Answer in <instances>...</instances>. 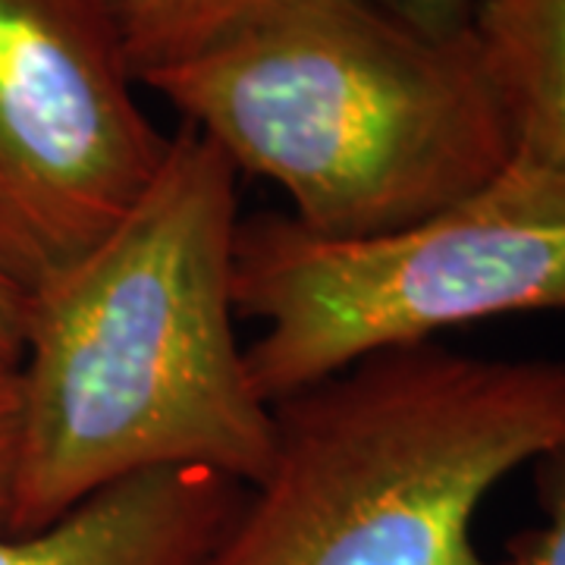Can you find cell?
<instances>
[{
  "mask_svg": "<svg viewBox=\"0 0 565 565\" xmlns=\"http://www.w3.org/2000/svg\"><path fill=\"white\" fill-rule=\"evenodd\" d=\"M236 230L239 170L182 126L136 207L29 296L7 531L151 471L262 481L274 405L236 340Z\"/></svg>",
  "mask_w": 565,
  "mask_h": 565,
  "instance_id": "obj_1",
  "label": "cell"
},
{
  "mask_svg": "<svg viewBox=\"0 0 565 565\" xmlns=\"http://www.w3.org/2000/svg\"><path fill=\"white\" fill-rule=\"evenodd\" d=\"M141 85L330 239L437 214L515 158L471 32L430 39L371 0H292Z\"/></svg>",
  "mask_w": 565,
  "mask_h": 565,
  "instance_id": "obj_2",
  "label": "cell"
},
{
  "mask_svg": "<svg viewBox=\"0 0 565 565\" xmlns=\"http://www.w3.org/2000/svg\"><path fill=\"white\" fill-rule=\"evenodd\" d=\"M565 440L563 359L393 349L274 403V452L204 565H500L475 519Z\"/></svg>",
  "mask_w": 565,
  "mask_h": 565,
  "instance_id": "obj_3",
  "label": "cell"
},
{
  "mask_svg": "<svg viewBox=\"0 0 565 565\" xmlns=\"http://www.w3.org/2000/svg\"><path fill=\"white\" fill-rule=\"evenodd\" d=\"M233 302L264 323L245 364L270 405L446 330L565 311V173L512 158L444 211L355 239L308 233L289 214L245 217Z\"/></svg>",
  "mask_w": 565,
  "mask_h": 565,
  "instance_id": "obj_4",
  "label": "cell"
},
{
  "mask_svg": "<svg viewBox=\"0 0 565 565\" xmlns=\"http://www.w3.org/2000/svg\"><path fill=\"white\" fill-rule=\"evenodd\" d=\"M139 85L114 0H0V277L25 299L158 177Z\"/></svg>",
  "mask_w": 565,
  "mask_h": 565,
  "instance_id": "obj_5",
  "label": "cell"
},
{
  "mask_svg": "<svg viewBox=\"0 0 565 565\" xmlns=\"http://www.w3.org/2000/svg\"><path fill=\"white\" fill-rule=\"evenodd\" d=\"M245 487L204 468L151 471L39 531H0V565H204Z\"/></svg>",
  "mask_w": 565,
  "mask_h": 565,
  "instance_id": "obj_6",
  "label": "cell"
},
{
  "mask_svg": "<svg viewBox=\"0 0 565 565\" xmlns=\"http://www.w3.org/2000/svg\"><path fill=\"white\" fill-rule=\"evenodd\" d=\"M471 39L515 158L565 173V0H475Z\"/></svg>",
  "mask_w": 565,
  "mask_h": 565,
  "instance_id": "obj_7",
  "label": "cell"
},
{
  "mask_svg": "<svg viewBox=\"0 0 565 565\" xmlns=\"http://www.w3.org/2000/svg\"><path fill=\"white\" fill-rule=\"evenodd\" d=\"M292 0H114L139 82L189 61Z\"/></svg>",
  "mask_w": 565,
  "mask_h": 565,
  "instance_id": "obj_8",
  "label": "cell"
},
{
  "mask_svg": "<svg viewBox=\"0 0 565 565\" xmlns=\"http://www.w3.org/2000/svg\"><path fill=\"white\" fill-rule=\"evenodd\" d=\"M534 490L544 522L519 534L500 565H565V440L534 462Z\"/></svg>",
  "mask_w": 565,
  "mask_h": 565,
  "instance_id": "obj_9",
  "label": "cell"
},
{
  "mask_svg": "<svg viewBox=\"0 0 565 565\" xmlns=\"http://www.w3.org/2000/svg\"><path fill=\"white\" fill-rule=\"evenodd\" d=\"M390 17L430 39H462L471 32L475 0H371Z\"/></svg>",
  "mask_w": 565,
  "mask_h": 565,
  "instance_id": "obj_10",
  "label": "cell"
},
{
  "mask_svg": "<svg viewBox=\"0 0 565 565\" xmlns=\"http://www.w3.org/2000/svg\"><path fill=\"white\" fill-rule=\"evenodd\" d=\"M20 446V377L17 371H0V531H7L17 478Z\"/></svg>",
  "mask_w": 565,
  "mask_h": 565,
  "instance_id": "obj_11",
  "label": "cell"
},
{
  "mask_svg": "<svg viewBox=\"0 0 565 565\" xmlns=\"http://www.w3.org/2000/svg\"><path fill=\"white\" fill-rule=\"evenodd\" d=\"M25 308L29 299L0 277V371H17L25 340Z\"/></svg>",
  "mask_w": 565,
  "mask_h": 565,
  "instance_id": "obj_12",
  "label": "cell"
}]
</instances>
